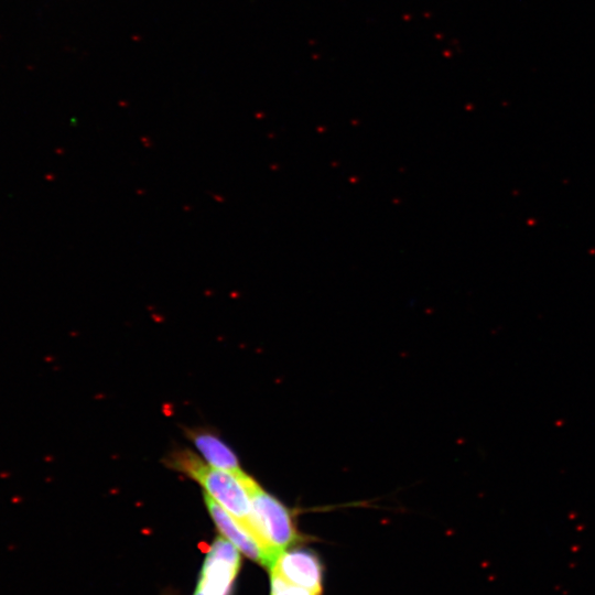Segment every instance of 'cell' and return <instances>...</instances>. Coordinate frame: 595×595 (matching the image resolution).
<instances>
[{"instance_id": "cell-8", "label": "cell", "mask_w": 595, "mask_h": 595, "mask_svg": "<svg viewBox=\"0 0 595 595\" xmlns=\"http://www.w3.org/2000/svg\"><path fill=\"white\" fill-rule=\"evenodd\" d=\"M194 595H202V594H199L198 592L195 591Z\"/></svg>"}, {"instance_id": "cell-1", "label": "cell", "mask_w": 595, "mask_h": 595, "mask_svg": "<svg viewBox=\"0 0 595 595\" xmlns=\"http://www.w3.org/2000/svg\"><path fill=\"white\" fill-rule=\"evenodd\" d=\"M171 466L196 480L208 497L242 524L251 508V490L256 480L245 472L235 474L205 464L190 451H178L170 458Z\"/></svg>"}, {"instance_id": "cell-4", "label": "cell", "mask_w": 595, "mask_h": 595, "mask_svg": "<svg viewBox=\"0 0 595 595\" xmlns=\"http://www.w3.org/2000/svg\"><path fill=\"white\" fill-rule=\"evenodd\" d=\"M269 571L292 584L323 592V563L315 552L306 548L291 547L282 551Z\"/></svg>"}, {"instance_id": "cell-7", "label": "cell", "mask_w": 595, "mask_h": 595, "mask_svg": "<svg viewBox=\"0 0 595 595\" xmlns=\"http://www.w3.org/2000/svg\"><path fill=\"white\" fill-rule=\"evenodd\" d=\"M323 592L292 584L274 573H270V595H322Z\"/></svg>"}, {"instance_id": "cell-5", "label": "cell", "mask_w": 595, "mask_h": 595, "mask_svg": "<svg viewBox=\"0 0 595 595\" xmlns=\"http://www.w3.org/2000/svg\"><path fill=\"white\" fill-rule=\"evenodd\" d=\"M205 504L223 537L232 543L240 553L269 570L272 561L257 538L207 495L205 496Z\"/></svg>"}, {"instance_id": "cell-6", "label": "cell", "mask_w": 595, "mask_h": 595, "mask_svg": "<svg viewBox=\"0 0 595 595\" xmlns=\"http://www.w3.org/2000/svg\"><path fill=\"white\" fill-rule=\"evenodd\" d=\"M191 439L207 464L212 467L235 474L244 472L234 452L212 432L203 430L193 431Z\"/></svg>"}, {"instance_id": "cell-2", "label": "cell", "mask_w": 595, "mask_h": 595, "mask_svg": "<svg viewBox=\"0 0 595 595\" xmlns=\"http://www.w3.org/2000/svg\"><path fill=\"white\" fill-rule=\"evenodd\" d=\"M244 526L257 538L272 563L282 551L303 541L291 511L258 483L252 487L250 513Z\"/></svg>"}, {"instance_id": "cell-3", "label": "cell", "mask_w": 595, "mask_h": 595, "mask_svg": "<svg viewBox=\"0 0 595 595\" xmlns=\"http://www.w3.org/2000/svg\"><path fill=\"white\" fill-rule=\"evenodd\" d=\"M240 566V551L225 538H217L204 560L196 592L202 595H230Z\"/></svg>"}]
</instances>
